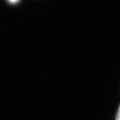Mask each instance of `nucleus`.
<instances>
[{
	"instance_id": "1",
	"label": "nucleus",
	"mask_w": 120,
	"mask_h": 120,
	"mask_svg": "<svg viewBox=\"0 0 120 120\" xmlns=\"http://www.w3.org/2000/svg\"><path fill=\"white\" fill-rule=\"evenodd\" d=\"M116 120H120V105L119 107L117 115H116Z\"/></svg>"
},
{
	"instance_id": "2",
	"label": "nucleus",
	"mask_w": 120,
	"mask_h": 120,
	"mask_svg": "<svg viewBox=\"0 0 120 120\" xmlns=\"http://www.w3.org/2000/svg\"><path fill=\"white\" fill-rule=\"evenodd\" d=\"M10 1L12 2V3H15V2H17L18 0H9Z\"/></svg>"
}]
</instances>
